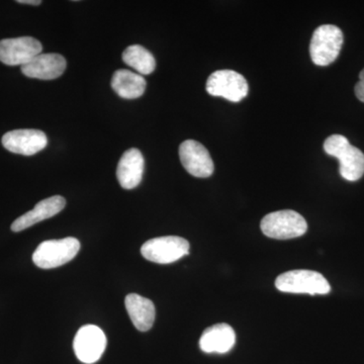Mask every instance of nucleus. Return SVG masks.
I'll return each instance as SVG.
<instances>
[{
	"label": "nucleus",
	"mask_w": 364,
	"mask_h": 364,
	"mask_svg": "<svg viewBox=\"0 0 364 364\" xmlns=\"http://www.w3.org/2000/svg\"><path fill=\"white\" fill-rule=\"evenodd\" d=\"M324 150L340 162L339 171L347 181H358L364 174V154L342 135H332L326 139Z\"/></svg>",
	"instance_id": "1"
},
{
	"label": "nucleus",
	"mask_w": 364,
	"mask_h": 364,
	"mask_svg": "<svg viewBox=\"0 0 364 364\" xmlns=\"http://www.w3.org/2000/svg\"><path fill=\"white\" fill-rule=\"evenodd\" d=\"M260 227L265 236L277 240L298 238L308 230L305 218L291 210L270 213L263 218Z\"/></svg>",
	"instance_id": "2"
},
{
	"label": "nucleus",
	"mask_w": 364,
	"mask_h": 364,
	"mask_svg": "<svg viewBox=\"0 0 364 364\" xmlns=\"http://www.w3.org/2000/svg\"><path fill=\"white\" fill-rule=\"evenodd\" d=\"M275 287L282 293L327 294L331 287L321 273L312 270H291L280 274Z\"/></svg>",
	"instance_id": "3"
},
{
	"label": "nucleus",
	"mask_w": 364,
	"mask_h": 364,
	"mask_svg": "<svg viewBox=\"0 0 364 364\" xmlns=\"http://www.w3.org/2000/svg\"><path fill=\"white\" fill-rule=\"evenodd\" d=\"M343 33L338 26L324 25L316 28L310 45L314 64L328 66L338 58L343 45Z\"/></svg>",
	"instance_id": "4"
},
{
	"label": "nucleus",
	"mask_w": 364,
	"mask_h": 364,
	"mask_svg": "<svg viewBox=\"0 0 364 364\" xmlns=\"http://www.w3.org/2000/svg\"><path fill=\"white\" fill-rule=\"evenodd\" d=\"M80 250V242L76 238L48 240L41 243L33 254V261L38 267L52 269L74 259Z\"/></svg>",
	"instance_id": "5"
},
{
	"label": "nucleus",
	"mask_w": 364,
	"mask_h": 364,
	"mask_svg": "<svg viewBox=\"0 0 364 364\" xmlns=\"http://www.w3.org/2000/svg\"><path fill=\"white\" fill-rule=\"evenodd\" d=\"M141 253L145 259L158 264H170L188 255L189 243L177 236L158 237L143 244Z\"/></svg>",
	"instance_id": "6"
},
{
	"label": "nucleus",
	"mask_w": 364,
	"mask_h": 364,
	"mask_svg": "<svg viewBox=\"0 0 364 364\" xmlns=\"http://www.w3.org/2000/svg\"><path fill=\"white\" fill-rule=\"evenodd\" d=\"M208 95L239 102L248 95V83L245 77L233 70H219L210 74L205 85Z\"/></svg>",
	"instance_id": "7"
},
{
	"label": "nucleus",
	"mask_w": 364,
	"mask_h": 364,
	"mask_svg": "<svg viewBox=\"0 0 364 364\" xmlns=\"http://www.w3.org/2000/svg\"><path fill=\"white\" fill-rule=\"evenodd\" d=\"M73 348L76 358L81 363H95L100 360L107 348V337L97 326H83L76 333Z\"/></svg>",
	"instance_id": "8"
},
{
	"label": "nucleus",
	"mask_w": 364,
	"mask_h": 364,
	"mask_svg": "<svg viewBox=\"0 0 364 364\" xmlns=\"http://www.w3.org/2000/svg\"><path fill=\"white\" fill-rule=\"evenodd\" d=\"M43 46L32 37L0 41V61L9 66H23L42 54Z\"/></svg>",
	"instance_id": "9"
},
{
	"label": "nucleus",
	"mask_w": 364,
	"mask_h": 364,
	"mask_svg": "<svg viewBox=\"0 0 364 364\" xmlns=\"http://www.w3.org/2000/svg\"><path fill=\"white\" fill-rule=\"evenodd\" d=\"M182 166L191 176L207 178L214 173V162L207 148L195 140H186L179 146Z\"/></svg>",
	"instance_id": "10"
},
{
	"label": "nucleus",
	"mask_w": 364,
	"mask_h": 364,
	"mask_svg": "<svg viewBox=\"0 0 364 364\" xmlns=\"http://www.w3.org/2000/svg\"><path fill=\"white\" fill-rule=\"evenodd\" d=\"M2 145L9 152L23 156H33L48 145L47 136L43 131L21 129L7 132L2 136Z\"/></svg>",
	"instance_id": "11"
},
{
	"label": "nucleus",
	"mask_w": 364,
	"mask_h": 364,
	"mask_svg": "<svg viewBox=\"0 0 364 364\" xmlns=\"http://www.w3.org/2000/svg\"><path fill=\"white\" fill-rule=\"evenodd\" d=\"M66 59L56 53L40 54L26 65L21 66V72L26 77L53 80L60 77L65 72Z\"/></svg>",
	"instance_id": "12"
},
{
	"label": "nucleus",
	"mask_w": 364,
	"mask_h": 364,
	"mask_svg": "<svg viewBox=\"0 0 364 364\" xmlns=\"http://www.w3.org/2000/svg\"><path fill=\"white\" fill-rule=\"evenodd\" d=\"M65 205L66 200L63 196H54L51 198H45V200L38 203L32 210L18 218L11 224V231L18 233V232L23 231V230L28 229V228L32 227L38 223L50 219V218L54 217V215L62 212Z\"/></svg>",
	"instance_id": "13"
},
{
	"label": "nucleus",
	"mask_w": 364,
	"mask_h": 364,
	"mask_svg": "<svg viewBox=\"0 0 364 364\" xmlns=\"http://www.w3.org/2000/svg\"><path fill=\"white\" fill-rule=\"evenodd\" d=\"M145 169V160L141 151L132 148L124 153L117 168L119 186L124 189L136 188L141 183Z\"/></svg>",
	"instance_id": "14"
},
{
	"label": "nucleus",
	"mask_w": 364,
	"mask_h": 364,
	"mask_svg": "<svg viewBox=\"0 0 364 364\" xmlns=\"http://www.w3.org/2000/svg\"><path fill=\"white\" fill-rule=\"evenodd\" d=\"M236 343L233 328L226 323H220L207 328L200 339V348L205 353H227Z\"/></svg>",
	"instance_id": "15"
},
{
	"label": "nucleus",
	"mask_w": 364,
	"mask_h": 364,
	"mask_svg": "<svg viewBox=\"0 0 364 364\" xmlns=\"http://www.w3.org/2000/svg\"><path fill=\"white\" fill-rule=\"evenodd\" d=\"M124 305L136 329L141 332L149 331L156 316L153 301L139 294H131L126 296Z\"/></svg>",
	"instance_id": "16"
},
{
	"label": "nucleus",
	"mask_w": 364,
	"mask_h": 364,
	"mask_svg": "<svg viewBox=\"0 0 364 364\" xmlns=\"http://www.w3.org/2000/svg\"><path fill=\"white\" fill-rule=\"evenodd\" d=\"M146 85L147 82L142 75L128 69H119L114 72L112 78V90L124 100H136L142 97L146 90Z\"/></svg>",
	"instance_id": "17"
},
{
	"label": "nucleus",
	"mask_w": 364,
	"mask_h": 364,
	"mask_svg": "<svg viewBox=\"0 0 364 364\" xmlns=\"http://www.w3.org/2000/svg\"><path fill=\"white\" fill-rule=\"evenodd\" d=\"M123 61L140 75H149L156 68V61L152 53L140 45L129 46L123 53Z\"/></svg>",
	"instance_id": "18"
},
{
	"label": "nucleus",
	"mask_w": 364,
	"mask_h": 364,
	"mask_svg": "<svg viewBox=\"0 0 364 364\" xmlns=\"http://www.w3.org/2000/svg\"><path fill=\"white\" fill-rule=\"evenodd\" d=\"M355 95L360 102H364V68L359 74V81L355 85Z\"/></svg>",
	"instance_id": "19"
},
{
	"label": "nucleus",
	"mask_w": 364,
	"mask_h": 364,
	"mask_svg": "<svg viewBox=\"0 0 364 364\" xmlns=\"http://www.w3.org/2000/svg\"><path fill=\"white\" fill-rule=\"evenodd\" d=\"M18 4H31V6H40L42 4L41 0H18Z\"/></svg>",
	"instance_id": "20"
}]
</instances>
